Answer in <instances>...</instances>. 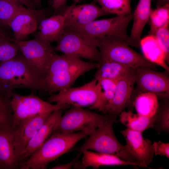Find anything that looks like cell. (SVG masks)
<instances>
[{"label":"cell","mask_w":169,"mask_h":169,"mask_svg":"<svg viewBox=\"0 0 169 169\" xmlns=\"http://www.w3.org/2000/svg\"><path fill=\"white\" fill-rule=\"evenodd\" d=\"M133 18V13H131L123 16L95 20L85 25L70 29L82 32L93 38L113 36L126 42L129 38L127 33V28Z\"/></svg>","instance_id":"8fae6325"},{"label":"cell","mask_w":169,"mask_h":169,"mask_svg":"<svg viewBox=\"0 0 169 169\" xmlns=\"http://www.w3.org/2000/svg\"><path fill=\"white\" fill-rule=\"evenodd\" d=\"M120 132L126 140V146L137 161L139 166L148 168L154 155L151 141L145 139L140 132L127 128Z\"/></svg>","instance_id":"e0dca14e"},{"label":"cell","mask_w":169,"mask_h":169,"mask_svg":"<svg viewBox=\"0 0 169 169\" xmlns=\"http://www.w3.org/2000/svg\"><path fill=\"white\" fill-rule=\"evenodd\" d=\"M6 37L1 28H0V37Z\"/></svg>","instance_id":"b9f144b4"},{"label":"cell","mask_w":169,"mask_h":169,"mask_svg":"<svg viewBox=\"0 0 169 169\" xmlns=\"http://www.w3.org/2000/svg\"><path fill=\"white\" fill-rule=\"evenodd\" d=\"M101 6L102 9L108 14L123 16L131 13L132 0H94Z\"/></svg>","instance_id":"83f0119b"},{"label":"cell","mask_w":169,"mask_h":169,"mask_svg":"<svg viewBox=\"0 0 169 169\" xmlns=\"http://www.w3.org/2000/svg\"><path fill=\"white\" fill-rule=\"evenodd\" d=\"M137 68H132L117 81L114 97L105 107L103 112L117 116L126 107L132 111L135 99L134 86Z\"/></svg>","instance_id":"7c38bea8"},{"label":"cell","mask_w":169,"mask_h":169,"mask_svg":"<svg viewBox=\"0 0 169 169\" xmlns=\"http://www.w3.org/2000/svg\"><path fill=\"white\" fill-rule=\"evenodd\" d=\"M96 38L100 55V61H112L133 68L147 66L155 70L157 69V65L134 50L122 39L113 36Z\"/></svg>","instance_id":"5b68a950"},{"label":"cell","mask_w":169,"mask_h":169,"mask_svg":"<svg viewBox=\"0 0 169 169\" xmlns=\"http://www.w3.org/2000/svg\"><path fill=\"white\" fill-rule=\"evenodd\" d=\"M153 129L158 134L162 132L169 133V100H162L159 103L158 108L156 113V120Z\"/></svg>","instance_id":"f546056e"},{"label":"cell","mask_w":169,"mask_h":169,"mask_svg":"<svg viewBox=\"0 0 169 169\" xmlns=\"http://www.w3.org/2000/svg\"><path fill=\"white\" fill-rule=\"evenodd\" d=\"M75 3H77L79 2L80 0H73Z\"/></svg>","instance_id":"7bdbcfd3"},{"label":"cell","mask_w":169,"mask_h":169,"mask_svg":"<svg viewBox=\"0 0 169 169\" xmlns=\"http://www.w3.org/2000/svg\"><path fill=\"white\" fill-rule=\"evenodd\" d=\"M140 46L146 59L169 71L165 53L154 35H149L141 39Z\"/></svg>","instance_id":"603a6c76"},{"label":"cell","mask_w":169,"mask_h":169,"mask_svg":"<svg viewBox=\"0 0 169 169\" xmlns=\"http://www.w3.org/2000/svg\"><path fill=\"white\" fill-rule=\"evenodd\" d=\"M152 0H139L134 13L133 23L131 35L126 42L129 46L138 47L140 46L141 35L144 28L149 21L152 11Z\"/></svg>","instance_id":"d6986e66"},{"label":"cell","mask_w":169,"mask_h":169,"mask_svg":"<svg viewBox=\"0 0 169 169\" xmlns=\"http://www.w3.org/2000/svg\"><path fill=\"white\" fill-rule=\"evenodd\" d=\"M38 29L35 38L50 43L57 42L64 31V17L58 14L44 18L40 22Z\"/></svg>","instance_id":"44dd1931"},{"label":"cell","mask_w":169,"mask_h":169,"mask_svg":"<svg viewBox=\"0 0 169 169\" xmlns=\"http://www.w3.org/2000/svg\"><path fill=\"white\" fill-rule=\"evenodd\" d=\"M98 63V70L95 75L96 79H106L117 81L132 68L110 60H100Z\"/></svg>","instance_id":"cb8c5ba5"},{"label":"cell","mask_w":169,"mask_h":169,"mask_svg":"<svg viewBox=\"0 0 169 169\" xmlns=\"http://www.w3.org/2000/svg\"><path fill=\"white\" fill-rule=\"evenodd\" d=\"M96 79L99 98L98 110L103 112L114 97L117 81L106 79Z\"/></svg>","instance_id":"4316f807"},{"label":"cell","mask_w":169,"mask_h":169,"mask_svg":"<svg viewBox=\"0 0 169 169\" xmlns=\"http://www.w3.org/2000/svg\"><path fill=\"white\" fill-rule=\"evenodd\" d=\"M19 50L16 44L6 37H0V61H4L16 56Z\"/></svg>","instance_id":"d6a6232c"},{"label":"cell","mask_w":169,"mask_h":169,"mask_svg":"<svg viewBox=\"0 0 169 169\" xmlns=\"http://www.w3.org/2000/svg\"><path fill=\"white\" fill-rule=\"evenodd\" d=\"M33 4L38 7L40 6L41 5V2L42 0H29Z\"/></svg>","instance_id":"60d3db41"},{"label":"cell","mask_w":169,"mask_h":169,"mask_svg":"<svg viewBox=\"0 0 169 169\" xmlns=\"http://www.w3.org/2000/svg\"><path fill=\"white\" fill-rule=\"evenodd\" d=\"M154 155L164 156L169 158V143H164L161 141H154L152 143Z\"/></svg>","instance_id":"e575fe53"},{"label":"cell","mask_w":169,"mask_h":169,"mask_svg":"<svg viewBox=\"0 0 169 169\" xmlns=\"http://www.w3.org/2000/svg\"><path fill=\"white\" fill-rule=\"evenodd\" d=\"M12 122L11 97L0 91V129L12 128Z\"/></svg>","instance_id":"4dcf8cb0"},{"label":"cell","mask_w":169,"mask_h":169,"mask_svg":"<svg viewBox=\"0 0 169 169\" xmlns=\"http://www.w3.org/2000/svg\"><path fill=\"white\" fill-rule=\"evenodd\" d=\"M119 115V121L127 128L141 132L149 128L153 129L156 116V113L149 117L134 114L130 111H123Z\"/></svg>","instance_id":"d4e9b609"},{"label":"cell","mask_w":169,"mask_h":169,"mask_svg":"<svg viewBox=\"0 0 169 169\" xmlns=\"http://www.w3.org/2000/svg\"><path fill=\"white\" fill-rule=\"evenodd\" d=\"M19 168L13 143L12 128L0 129V169Z\"/></svg>","instance_id":"7402d4cb"},{"label":"cell","mask_w":169,"mask_h":169,"mask_svg":"<svg viewBox=\"0 0 169 169\" xmlns=\"http://www.w3.org/2000/svg\"><path fill=\"white\" fill-rule=\"evenodd\" d=\"M61 14L65 18V29H72L87 24L108 14L92 3L74 4L66 8Z\"/></svg>","instance_id":"2e32d148"},{"label":"cell","mask_w":169,"mask_h":169,"mask_svg":"<svg viewBox=\"0 0 169 169\" xmlns=\"http://www.w3.org/2000/svg\"><path fill=\"white\" fill-rule=\"evenodd\" d=\"M169 23L159 28L154 35L165 53L166 61L169 64Z\"/></svg>","instance_id":"836d02e7"},{"label":"cell","mask_w":169,"mask_h":169,"mask_svg":"<svg viewBox=\"0 0 169 169\" xmlns=\"http://www.w3.org/2000/svg\"><path fill=\"white\" fill-rule=\"evenodd\" d=\"M68 0H53L52 7L55 12L64 6Z\"/></svg>","instance_id":"8d00e7d4"},{"label":"cell","mask_w":169,"mask_h":169,"mask_svg":"<svg viewBox=\"0 0 169 169\" xmlns=\"http://www.w3.org/2000/svg\"><path fill=\"white\" fill-rule=\"evenodd\" d=\"M149 20L150 26L149 35H154L158 29L169 23V4L152 10Z\"/></svg>","instance_id":"f1b7e54d"},{"label":"cell","mask_w":169,"mask_h":169,"mask_svg":"<svg viewBox=\"0 0 169 169\" xmlns=\"http://www.w3.org/2000/svg\"><path fill=\"white\" fill-rule=\"evenodd\" d=\"M10 96L13 111L12 128L24 120L55 110H65L70 106L66 104H52L33 94L23 96L13 91Z\"/></svg>","instance_id":"ba28073f"},{"label":"cell","mask_w":169,"mask_h":169,"mask_svg":"<svg viewBox=\"0 0 169 169\" xmlns=\"http://www.w3.org/2000/svg\"><path fill=\"white\" fill-rule=\"evenodd\" d=\"M57 42L54 47L55 51L98 63L100 61V55L96 38L77 30L65 29Z\"/></svg>","instance_id":"8992f818"},{"label":"cell","mask_w":169,"mask_h":169,"mask_svg":"<svg viewBox=\"0 0 169 169\" xmlns=\"http://www.w3.org/2000/svg\"><path fill=\"white\" fill-rule=\"evenodd\" d=\"M78 151L83 154L82 160L79 162V168L85 169L92 166L93 169H98L102 166H138L136 163L125 161L114 155L93 152L84 149Z\"/></svg>","instance_id":"ffe728a7"},{"label":"cell","mask_w":169,"mask_h":169,"mask_svg":"<svg viewBox=\"0 0 169 169\" xmlns=\"http://www.w3.org/2000/svg\"><path fill=\"white\" fill-rule=\"evenodd\" d=\"M26 4V7L28 8H33L34 5L29 0H23Z\"/></svg>","instance_id":"ab89813d"},{"label":"cell","mask_w":169,"mask_h":169,"mask_svg":"<svg viewBox=\"0 0 169 169\" xmlns=\"http://www.w3.org/2000/svg\"><path fill=\"white\" fill-rule=\"evenodd\" d=\"M89 135L83 132L67 133L55 131L37 151L19 164V168L45 169L49 163L69 151L79 141Z\"/></svg>","instance_id":"3957f363"},{"label":"cell","mask_w":169,"mask_h":169,"mask_svg":"<svg viewBox=\"0 0 169 169\" xmlns=\"http://www.w3.org/2000/svg\"><path fill=\"white\" fill-rule=\"evenodd\" d=\"M156 1V7H159L169 4V0H154Z\"/></svg>","instance_id":"74e56055"},{"label":"cell","mask_w":169,"mask_h":169,"mask_svg":"<svg viewBox=\"0 0 169 169\" xmlns=\"http://www.w3.org/2000/svg\"><path fill=\"white\" fill-rule=\"evenodd\" d=\"M81 154V153L78 154L74 159L72 161L67 163L59 165L54 166V167L51 168L52 169H71L72 167H74L75 165L78 161V159Z\"/></svg>","instance_id":"d590c367"},{"label":"cell","mask_w":169,"mask_h":169,"mask_svg":"<svg viewBox=\"0 0 169 169\" xmlns=\"http://www.w3.org/2000/svg\"><path fill=\"white\" fill-rule=\"evenodd\" d=\"M108 114L104 123L97 128L84 143L76 148L94 151L96 152L116 156L126 161L136 163L138 162L126 145L124 146L117 139L114 132L113 126L117 116Z\"/></svg>","instance_id":"277c9868"},{"label":"cell","mask_w":169,"mask_h":169,"mask_svg":"<svg viewBox=\"0 0 169 169\" xmlns=\"http://www.w3.org/2000/svg\"><path fill=\"white\" fill-rule=\"evenodd\" d=\"M98 66V63L85 62L75 56L54 53L43 75L42 90L51 94L69 88L79 77Z\"/></svg>","instance_id":"6da1fadb"},{"label":"cell","mask_w":169,"mask_h":169,"mask_svg":"<svg viewBox=\"0 0 169 169\" xmlns=\"http://www.w3.org/2000/svg\"><path fill=\"white\" fill-rule=\"evenodd\" d=\"M96 84L97 80L94 78L82 86L70 87L49 97L48 101L82 107L88 106L90 109L98 110L99 98Z\"/></svg>","instance_id":"9c48e42d"},{"label":"cell","mask_w":169,"mask_h":169,"mask_svg":"<svg viewBox=\"0 0 169 169\" xmlns=\"http://www.w3.org/2000/svg\"><path fill=\"white\" fill-rule=\"evenodd\" d=\"M157 96L149 92H142L137 94L134 99L133 106L137 114L147 117L155 115L159 106Z\"/></svg>","instance_id":"484cf974"},{"label":"cell","mask_w":169,"mask_h":169,"mask_svg":"<svg viewBox=\"0 0 169 169\" xmlns=\"http://www.w3.org/2000/svg\"><path fill=\"white\" fill-rule=\"evenodd\" d=\"M42 79L41 74L22 54L0 63V91L9 96L18 88L42 90Z\"/></svg>","instance_id":"7a4b0ae2"},{"label":"cell","mask_w":169,"mask_h":169,"mask_svg":"<svg viewBox=\"0 0 169 169\" xmlns=\"http://www.w3.org/2000/svg\"><path fill=\"white\" fill-rule=\"evenodd\" d=\"M21 5L0 0V23L8 26L19 10Z\"/></svg>","instance_id":"1f68e13d"},{"label":"cell","mask_w":169,"mask_h":169,"mask_svg":"<svg viewBox=\"0 0 169 169\" xmlns=\"http://www.w3.org/2000/svg\"><path fill=\"white\" fill-rule=\"evenodd\" d=\"M47 14V11L44 9L26 8L21 5L8 25L13 31L15 41L24 40L34 32L40 21L46 18Z\"/></svg>","instance_id":"4fadbf2b"},{"label":"cell","mask_w":169,"mask_h":169,"mask_svg":"<svg viewBox=\"0 0 169 169\" xmlns=\"http://www.w3.org/2000/svg\"><path fill=\"white\" fill-rule=\"evenodd\" d=\"M169 71L160 72L151 68L142 66L136 68L135 76L136 90L134 95L142 92L155 94L158 99L169 100Z\"/></svg>","instance_id":"30bf717a"},{"label":"cell","mask_w":169,"mask_h":169,"mask_svg":"<svg viewBox=\"0 0 169 169\" xmlns=\"http://www.w3.org/2000/svg\"><path fill=\"white\" fill-rule=\"evenodd\" d=\"M63 110L53 111L49 116L35 136L20 154L18 163L23 162L37 151L54 131L56 125L62 115Z\"/></svg>","instance_id":"ac0fdd59"},{"label":"cell","mask_w":169,"mask_h":169,"mask_svg":"<svg viewBox=\"0 0 169 169\" xmlns=\"http://www.w3.org/2000/svg\"><path fill=\"white\" fill-rule=\"evenodd\" d=\"M107 116V114L100 115L81 107L72 105L61 116L55 131L67 133L79 131L90 135L104 123Z\"/></svg>","instance_id":"52a82bcc"},{"label":"cell","mask_w":169,"mask_h":169,"mask_svg":"<svg viewBox=\"0 0 169 169\" xmlns=\"http://www.w3.org/2000/svg\"><path fill=\"white\" fill-rule=\"evenodd\" d=\"M14 42L25 58L43 76L49 60L55 53L51 43L36 38L26 41H15Z\"/></svg>","instance_id":"5bb4252c"},{"label":"cell","mask_w":169,"mask_h":169,"mask_svg":"<svg viewBox=\"0 0 169 169\" xmlns=\"http://www.w3.org/2000/svg\"><path fill=\"white\" fill-rule=\"evenodd\" d=\"M10 3L24 5L26 7V4L23 0H3Z\"/></svg>","instance_id":"f35d334b"},{"label":"cell","mask_w":169,"mask_h":169,"mask_svg":"<svg viewBox=\"0 0 169 169\" xmlns=\"http://www.w3.org/2000/svg\"><path fill=\"white\" fill-rule=\"evenodd\" d=\"M52 112L40 114L24 120L12 128L13 143L18 161L21 153Z\"/></svg>","instance_id":"9a60e30c"}]
</instances>
